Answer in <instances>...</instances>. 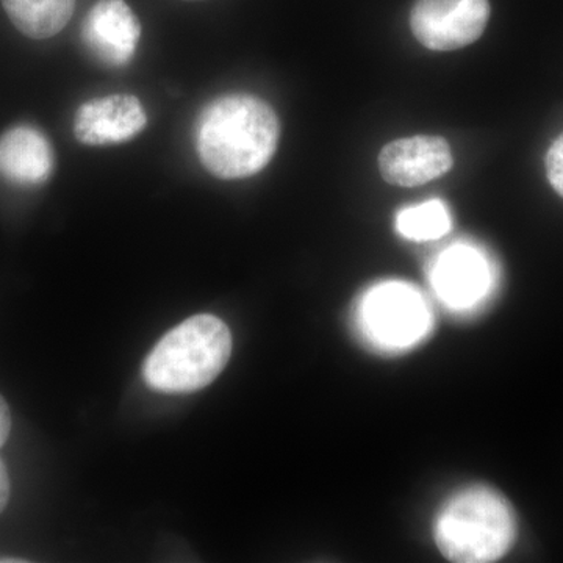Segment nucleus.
<instances>
[{
  "mask_svg": "<svg viewBox=\"0 0 563 563\" xmlns=\"http://www.w3.org/2000/svg\"><path fill=\"white\" fill-rule=\"evenodd\" d=\"M280 139L276 111L257 96L232 92L203 107L196 150L203 168L224 180L246 179L273 161Z\"/></svg>",
  "mask_w": 563,
  "mask_h": 563,
  "instance_id": "obj_1",
  "label": "nucleus"
},
{
  "mask_svg": "<svg viewBox=\"0 0 563 563\" xmlns=\"http://www.w3.org/2000/svg\"><path fill=\"white\" fill-rule=\"evenodd\" d=\"M232 354L225 322L196 314L166 333L144 363V379L154 390L191 393L220 376Z\"/></svg>",
  "mask_w": 563,
  "mask_h": 563,
  "instance_id": "obj_2",
  "label": "nucleus"
},
{
  "mask_svg": "<svg viewBox=\"0 0 563 563\" xmlns=\"http://www.w3.org/2000/svg\"><path fill=\"white\" fill-rule=\"evenodd\" d=\"M517 536L510 504L488 487H473L454 496L435 521V542L444 558L459 563L501 559Z\"/></svg>",
  "mask_w": 563,
  "mask_h": 563,
  "instance_id": "obj_3",
  "label": "nucleus"
},
{
  "mask_svg": "<svg viewBox=\"0 0 563 563\" xmlns=\"http://www.w3.org/2000/svg\"><path fill=\"white\" fill-rule=\"evenodd\" d=\"M362 335L384 351L420 343L432 325V313L420 291L404 282H384L366 291L357 307Z\"/></svg>",
  "mask_w": 563,
  "mask_h": 563,
  "instance_id": "obj_4",
  "label": "nucleus"
},
{
  "mask_svg": "<svg viewBox=\"0 0 563 563\" xmlns=\"http://www.w3.org/2000/svg\"><path fill=\"white\" fill-rule=\"evenodd\" d=\"M488 0H417L410 13L415 38L431 51H457L483 36Z\"/></svg>",
  "mask_w": 563,
  "mask_h": 563,
  "instance_id": "obj_5",
  "label": "nucleus"
},
{
  "mask_svg": "<svg viewBox=\"0 0 563 563\" xmlns=\"http://www.w3.org/2000/svg\"><path fill=\"white\" fill-rule=\"evenodd\" d=\"M431 284L450 309H474L492 290L490 262L476 247L455 244L433 263Z\"/></svg>",
  "mask_w": 563,
  "mask_h": 563,
  "instance_id": "obj_6",
  "label": "nucleus"
},
{
  "mask_svg": "<svg viewBox=\"0 0 563 563\" xmlns=\"http://www.w3.org/2000/svg\"><path fill=\"white\" fill-rule=\"evenodd\" d=\"M141 36V24L124 0H99L81 24V41L102 65L122 68L132 60Z\"/></svg>",
  "mask_w": 563,
  "mask_h": 563,
  "instance_id": "obj_7",
  "label": "nucleus"
},
{
  "mask_svg": "<svg viewBox=\"0 0 563 563\" xmlns=\"http://www.w3.org/2000/svg\"><path fill=\"white\" fill-rule=\"evenodd\" d=\"M453 165V152L442 136L396 140L379 154V172L396 187H420L451 172Z\"/></svg>",
  "mask_w": 563,
  "mask_h": 563,
  "instance_id": "obj_8",
  "label": "nucleus"
},
{
  "mask_svg": "<svg viewBox=\"0 0 563 563\" xmlns=\"http://www.w3.org/2000/svg\"><path fill=\"white\" fill-rule=\"evenodd\" d=\"M146 124V110L136 96L110 95L81 103L74 135L87 146H111L135 139Z\"/></svg>",
  "mask_w": 563,
  "mask_h": 563,
  "instance_id": "obj_9",
  "label": "nucleus"
},
{
  "mask_svg": "<svg viewBox=\"0 0 563 563\" xmlns=\"http://www.w3.org/2000/svg\"><path fill=\"white\" fill-rule=\"evenodd\" d=\"M54 151L43 132L18 125L0 136V176L11 184L35 187L54 172Z\"/></svg>",
  "mask_w": 563,
  "mask_h": 563,
  "instance_id": "obj_10",
  "label": "nucleus"
},
{
  "mask_svg": "<svg viewBox=\"0 0 563 563\" xmlns=\"http://www.w3.org/2000/svg\"><path fill=\"white\" fill-rule=\"evenodd\" d=\"M2 5L22 35L47 40L66 27L76 0H2Z\"/></svg>",
  "mask_w": 563,
  "mask_h": 563,
  "instance_id": "obj_11",
  "label": "nucleus"
},
{
  "mask_svg": "<svg viewBox=\"0 0 563 563\" xmlns=\"http://www.w3.org/2000/svg\"><path fill=\"white\" fill-rule=\"evenodd\" d=\"M451 214L446 206L439 199L422 202L420 206L409 207L399 211L396 218V229L404 239L413 242H431L442 239L450 232Z\"/></svg>",
  "mask_w": 563,
  "mask_h": 563,
  "instance_id": "obj_12",
  "label": "nucleus"
},
{
  "mask_svg": "<svg viewBox=\"0 0 563 563\" xmlns=\"http://www.w3.org/2000/svg\"><path fill=\"white\" fill-rule=\"evenodd\" d=\"M547 176L551 187L563 198V133L548 151Z\"/></svg>",
  "mask_w": 563,
  "mask_h": 563,
  "instance_id": "obj_13",
  "label": "nucleus"
},
{
  "mask_svg": "<svg viewBox=\"0 0 563 563\" xmlns=\"http://www.w3.org/2000/svg\"><path fill=\"white\" fill-rule=\"evenodd\" d=\"M11 431V415L9 404L0 395V448L9 440Z\"/></svg>",
  "mask_w": 563,
  "mask_h": 563,
  "instance_id": "obj_14",
  "label": "nucleus"
},
{
  "mask_svg": "<svg viewBox=\"0 0 563 563\" xmlns=\"http://www.w3.org/2000/svg\"><path fill=\"white\" fill-rule=\"evenodd\" d=\"M10 476L7 472L5 463L0 461V514L5 510L7 504L10 501Z\"/></svg>",
  "mask_w": 563,
  "mask_h": 563,
  "instance_id": "obj_15",
  "label": "nucleus"
},
{
  "mask_svg": "<svg viewBox=\"0 0 563 563\" xmlns=\"http://www.w3.org/2000/svg\"><path fill=\"white\" fill-rule=\"evenodd\" d=\"M187 2H198V0H187Z\"/></svg>",
  "mask_w": 563,
  "mask_h": 563,
  "instance_id": "obj_16",
  "label": "nucleus"
}]
</instances>
